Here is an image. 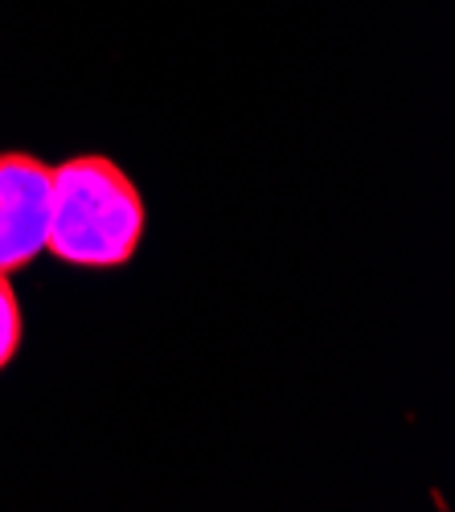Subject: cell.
<instances>
[{
    "mask_svg": "<svg viewBox=\"0 0 455 512\" xmlns=\"http://www.w3.org/2000/svg\"><path fill=\"white\" fill-rule=\"evenodd\" d=\"M148 209L136 181L111 156H74L54 168L46 250L82 271H115L136 259Z\"/></svg>",
    "mask_w": 455,
    "mask_h": 512,
    "instance_id": "1",
    "label": "cell"
},
{
    "mask_svg": "<svg viewBox=\"0 0 455 512\" xmlns=\"http://www.w3.org/2000/svg\"><path fill=\"white\" fill-rule=\"evenodd\" d=\"M54 168L29 152H0V275L29 267L50 234Z\"/></svg>",
    "mask_w": 455,
    "mask_h": 512,
    "instance_id": "2",
    "label": "cell"
},
{
    "mask_svg": "<svg viewBox=\"0 0 455 512\" xmlns=\"http://www.w3.org/2000/svg\"><path fill=\"white\" fill-rule=\"evenodd\" d=\"M21 336H25L21 300H17L9 275H0V373H5L13 365V357L21 353Z\"/></svg>",
    "mask_w": 455,
    "mask_h": 512,
    "instance_id": "3",
    "label": "cell"
}]
</instances>
